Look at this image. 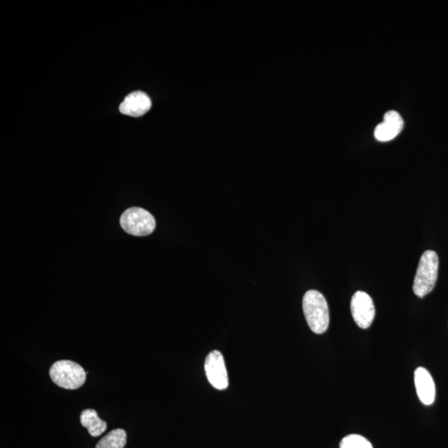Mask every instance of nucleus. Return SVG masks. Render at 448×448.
<instances>
[{"label": "nucleus", "instance_id": "nucleus-1", "mask_svg": "<svg viewBox=\"0 0 448 448\" xmlns=\"http://www.w3.org/2000/svg\"><path fill=\"white\" fill-rule=\"evenodd\" d=\"M307 324L315 334H323L330 325V311L325 297L315 290L306 292L302 301Z\"/></svg>", "mask_w": 448, "mask_h": 448}, {"label": "nucleus", "instance_id": "nucleus-10", "mask_svg": "<svg viewBox=\"0 0 448 448\" xmlns=\"http://www.w3.org/2000/svg\"><path fill=\"white\" fill-rule=\"evenodd\" d=\"M80 420L81 424L88 429L89 434L92 437L101 436L108 428L106 422L101 420L94 409H85L81 413Z\"/></svg>", "mask_w": 448, "mask_h": 448}, {"label": "nucleus", "instance_id": "nucleus-7", "mask_svg": "<svg viewBox=\"0 0 448 448\" xmlns=\"http://www.w3.org/2000/svg\"><path fill=\"white\" fill-rule=\"evenodd\" d=\"M151 100L147 93L138 91L128 95L119 106V112L126 116L140 117L151 108Z\"/></svg>", "mask_w": 448, "mask_h": 448}, {"label": "nucleus", "instance_id": "nucleus-5", "mask_svg": "<svg viewBox=\"0 0 448 448\" xmlns=\"http://www.w3.org/2000/svg\"><path fill=\"white\" fill-rule=\"evenodd\" d=\"M204 370L208 381L219 390H225L229 387V374L226 368L224 357L219 351L208 354L204 363Z\"/></svg>", "mask_w": 448, "mask_h": 448}, {"label": "nucleus", "instance_id": "nucleus-3", "mask_svg": "<svg viewBox=\"0 0 448 448\" xmlns=\"http://www.w3.org/2000/svg\"><path fill=\"white\" fill-rule=\"evenodd\" d=\"M49 374L55 385L66 390H76L82 387L87 378L83 367L72 360L55 362L51 367Z\"/></svg>", "mask_w": 448, "mask_h": 448}, {"label": "nucleus", "instance_id": "nucleus-4", "mask_svg": "<svg viewBox=\"0 0 448 448\" xmlns=\"http://www.w3.org/2000/svg\"><path fill=\"white\" fill-rule=\"evenodd\" d=\"M119 223L124 231L136 237L149 235L156 226L155 217L151 213L146 209L136 207L124 212Z\"/></svg>", "mask_w": 448, "mask_h": 448}, {"label": "nucleus", "instance_id": "nucleus-8", "mask_svg": "<svg viewBox=\"0 0 448 448\" xmlns=\"http://www.w3.org/2000/svg\"><path fill=\"white\" fill-rule=\"evenodd\" d=\"M403 127L402 117L395 110H390L383 116V122L375 127V138L382 142H390L400 133Z\"/></svg>", "mask_w": 448, "mask_h": 448}, {"label": "nucleus", "instance_id": "nucleus-12", "mask_svg": "<svg viewBox=\"0 0 448 448\" xmlns=\"http://www.w3.org/2000/svg\"><path fill=\"white\" fill-rule=\"evenodd\" d=\"M340 448H373V446L368 439L361 435L351 434L341 440Z\"/></svg>", "mask_w": 448, "mask_h": 448}, {"label": "nucleus", "instance_id": "nucleus-11", "mask_svg": "<svg viewBox=\"0 0 448 448\" xmlns=\"http://www.w3.org/2000/svg\"><path fill=\"white\" fill-rule=\"evenodd\" d=\"M126 433L123 429H115L97 443L96 448H124L126 445Z\"/></svg>", "mask_w": 448, "mask_h": 448}, {"label": "nucleus", "instance_id": "nucleus-6", "mask_svg": "<svg viewBox=\"0 0 448 448\" xmlns=\"http://www.w3.org/2000/svg\"><path fill=\"white\" fill-rule=\"evenodd\" d=\"M354 321L361 329H368L372 325L375 317V308L372 298L365 292L354 294L351 302Z\"/></svg>", "mask_w": 448, "mask_h": 448}, {"label": "nucleus", "instance_id": "nucleus-9", "mask_svg": "<svg viewBox=\"0 0 448 448\" xmlns=\"http://www.w3.org/2000/svg\"><path fill=\"white\" fill-rule=\"evenodd\" d=\"M415 382L418 398L425 405L434 403L436 397V387L432 375L428 370L420 367L415 372Z\"/></svg>", "mask_w": 448, "mask_h": 448}, {"label": "nucleus", "instance_id": "nucleus-2", "mask_svg": "<svg viewBox=\"0 0 448 448\" xmlns=\"http://www.w3.org/2000/svg\"><path fill=\"white\" fill-rule=\"evenodd\" d=\"M439 260L437 253L428 250L420 258L417 269L413 290L415 295L422 298L433 291L438 275Z\"/></svg>", "mask_w": 448, "mask_h": 448}]
</instances>
